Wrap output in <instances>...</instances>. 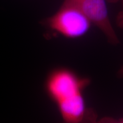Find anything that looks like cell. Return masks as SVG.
<instances>
[{
	"label": "cell",
	"instance_id": "4",
	"mask_svg": "<svg viewBox=\"0 0 123 123\" xmlns=\"http://www.w3.org/2000/svg\"><path fill=\"white\" fill-rule=\"evenodd\" d=\"M123 7L121 11L118 14L116 18V24L118 27L123 30Z\"/></svg>",
	"mask_w": 123,
	"mask_h": 123
},
{
	"label": "cell",
	"instance_id": "2",
	"mask_svg": "<svg viewBox=\"0 0 123 123\" xmlns=\"http://www.w3.org/2000/svg\"><path fill=\"white\" fill-rule=\"evenodd\" d=\"M42 24L54 33L75 39L87 34L92 23L78 7L64 0L58 11Z\"/></svg>",
	"mask_w": 123,
	"mask_h": 123
},
{
	"label": "cell",
	"instance_id": "1",
	"mask_svg": "<svg viewBox=\"0 0 123 123\" xmlns=\"http://www.w3.org/2000/svg\"><path fill=\"white\" fill-rule=\"evenodd\" d=\"M90 83V79L80 76L71 69L58 67L47 75L44 89L60 111L85 99L83 92Z\"/></svg>",
	"mask_w": 123,
	"mask_h": 123
},
{
	"label": "cell",
	"instance_id": "5",
	"mask_svg": "<svg viewBox=\"0 0 123 123\" xmlns=\"http://www.w3.org/2000/svg\"><path fill=\"white\" fill-rule=\"evenodd\" d=\"M117 76L119 78H123V66L119 69L117 73Z\"/></svg>",
	"mask_w": 123,
	"mask_h": 123
},
{
	"label": "cell",
	"instance_id": "6",
	"mask_svg": "<svg viewBox=\"0 0 123 123\" xmlns=\"http://www.w3.org/2000/svg\"><path fill=\"white\" fill-rule=\"evenodd\" d=\"M108 1H109V2H117L119 0H107Z\"/></svg>",
	"mask_w": 123,
	"mask_h": 123
},
{
	"label": "cell",
	"instance_id": "3",
	"mask_svg": "<svg viewBox=\"0 0 123 123\" xmlns=\"http://www.w3.org/2000/svg\"><path fill=\"white\" fill-rule=\"evenodd\" d=\"M78 7L92 24L103 33L110 43L116 45L120 41L109 18L105 0H67Z\"/></svg>",
	"mask_w": 123,
	"mask_h": 123
}]
</instances>
